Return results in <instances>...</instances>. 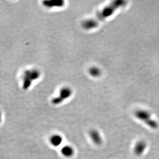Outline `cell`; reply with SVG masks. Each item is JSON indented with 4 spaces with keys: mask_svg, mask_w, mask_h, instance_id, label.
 Returning a JSON list of instances; mask_svg holds the SVG:
<instances>
[{
    "mask_svg": "<svg viewBox=\"0 0 159 159\" xmlns=\"http://www.w3.org/2000/svg\"><path fill=\"white\" fill-rule=\"evenodd\" d=\"M40 73L37 70H28L24 72L23 76L22 87L24 90L30 87L32 81L39 77Z\"/></svg>",
    "mask_w": 159,
    "mask_h": 159,
    "instance_id": "1",
    "label": "cell"
},
{
    "mask_svg": "<svg viewBox=\"0 0 159 159\" xmlns=\"http://www.w3.org/2000/svg\"><path fill=\"white\" fill-rule=\"evenodd\" d=\"M125 2H126L124 1H116L113 2L110 5L103 9V10L100 13V18L105 19L112 15L113 12L118 9V8L124 4Z\"/></svg>",
    "mask_w": 159,
    "mask_h": 159,
    "instance_id": "2",
    "label": "cell"
},
{
    "mask_svg": "<svg viewBox=\"0 0 159 159\" xmlns=\"http://www.w3.org/2000/svg\"><path fill=\"white\" fill-rule=\"evenodd\" d=\"M72 90L69 88H62L60 90L59 96L52 99V104L59 105L71 96Z\"/></svg>",
    "mask_w": 159,
    "mask_h": 159,
    "instance_id": "3",
    "label": "cell"
},
{
    "mask_svg": "<svg viewBox=\"0 0 159 159\" xmlns=\"http://www.w3.org/2000/svg\"><path fill=\"white\" fill-rule=\"evenodd\" d=\"M134 115L137 118L145 122L146 124H147L150 120H152L150 113L147 111L138 110L135 112Z\"/></svg>",
    "mask_w": 159,
    "mask_h": 159,
    "instance_id": "4",
    "label": "cell"
},
{
    "mask_svg": "<svg viewBox=\"0 0 159 159\" xmlns=\"http://www.w3.org/2000/svg\"><path fill=\"white\" fill-rule=\"evenodd\" d=\"M89 135L91 141L96 145H100L103 143L102 136L96 129H91L89 131Z\"/></svg>",
    "mask_w": 159,
    "mask_h": 159,
    "instance_id": "5",
    "label": "cell"
},
{
    "mask_svg": "<svg viewBox=\"0 0 159 159\" xmlns=\"http://www.w3.org/2000/svg\"><path fill=\"white\" fill-rule=\"evenodd\" d=\"M147 146V144L145 141L143 140L138 141L134 147V154L137 156H140L143 155V153L145 151Z\"/></svg>",
    "mask_w": 159,
    "mask_h": 159,
    "instance_id": "6",
    "label": "cell"
},
{
    "mask_svg": "<svg viewBox=\"0 0 159 159\" xmlns=\"http://www.w3.org/2000/svg\"><path fill=\"white\" fill-rule=\"evenodd\" d=\"M61 155L65 158H71L75 153L74 148L69 145L63 146L60 150Z\"/></svg>",
    "mask_w": 159,
    "mask_h": 159,
    "instance_id": "7",
    "label": "cell"
},
{
    "mask_svg": "<svg viewBox=\"0 0 159 159\" xmlns=\"http://www.w3.org/2000/svg\"><path fill=\"white\" fill-rule=\"evenodd\" d=\"M49 141L51 145L56 147L61 145L63 142V138L59 134H53L50 136Z\"/></svg>",
    "mask_w": 159,
    "mask_h": 159,
    "instance_id": "8",
    "label": "cell"
},
{
    "mask_svg": "<svg viewBox=\"0 0 159 159\" xmlns=\"http://www.w3.org/2000/svg\"><path fill=\"white\" fill-rule=\"evenodd\" d=\"M89 73L93 77H98L101 74L100 70L96 67H93L89 70Z\"/></svg>",
    "mask_w": 159,
    "mask_h": 159,
    "instance_id": "9",
    "label": "cell"
}]
</instances>
